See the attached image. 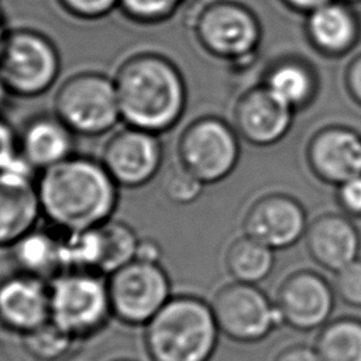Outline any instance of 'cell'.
Masks as SVG:
<instances>
[{
    "label": "cell",
    "instance_id": "1",
    "mask_svg": "<svg viewBox=\"0 0 361 361\" xmlns=\"http://www.w3.org/2000/svg\"><path fill=\"white\" fill-rule=\"evenodd\" d=\"M118 189L100 159L78 154L37 178L41 214L62 233L94 228L113 219Z\"/></svg>",
    "mask_w": 361,
    "mask_h": 361
},
{
    "label": "cell",
    "instance_id": "2",
    "mask_svg": "<svg viewBox=\"0 0 361 361\" xmlns=\"http://www.w3.org/2000/svg\"><path fill=\"white\" fill-rule=\"evenodd\" d=\"M121 121L164 134L180 121L188 86L179 66L166 55L140 51L120 62L113 75Z\"/></svg>",
    "mask_w": 361,
    "mask_h": 361
},
{
    "label": "cell",
    "instance_id": "3",
    "mask_svg": "<svg viewBox=\"0 0 361 361\" xmlns=\"http://www.w3.org/2000/svg\"><path fill=\"white\" fill-rule=\"evenodd\" d=\"M220 330L210 303L195 295H175L145 324L149 361H210Z\"/></svg>",
    "mask_w": 361,
    "mask_h": 361
},
{
    "label": "cell",
    "instance_id": "4",
    "mask_svg": "<svg viewBox=\"0 0 361 361\" xmlns=\"http://www.w3.org/2000/svg\"><path fill=\"white\" fill-rule=\"evenodd\" d=\"M51 322L76 341L99 334L111 307L107 278L93 271H62L49 281Z\"/></svg>",
    "mask_w": 361,
    "mask_h": 361
},
{
    "label": "cell",
    "instance_id": "5",
    "mask_svg": "<svg viewBox=\"0 0 361 361\" xmlns=\"http://www.w3.org/2000/svg\"><path fill=\"white\" fill-rule=\"evenodd\" d=\"M62 68L55 42L34 28L8 30L0 48V79L10 96L34 99L47 93Z\"/></svg>",
    "mask_w": 361,
    "mask_h": 361
},
{
    "label": "cell",
    "instance_id": "6",
    "mask_svg": "<svg viewBox=\"0 0 361 361\" xmlns=\"http://www.w3.org/2000/svg\"><path fill=\"white\" fill-rule=\"evenodd\" d=\"M192 32L207 55L234 65L252 61L262 38L255 13L234 0L204 4L193 17Z\"/></svg>",
    "mask_w": 361,
    "mask_h": 361
},
{
    "label": "cell",
    "instance_id": "7",
    "mask_svg": "<svg viewBox=\"0 0 361 361\" xmlns=\"http://www.w3.org/2000/svg\"><path fill=\"white\" fill-rule=\"evenodd\" d=\"M54 113L80 137H100L121 121L113 76L96 71L66 78L54 97Z\"/></svg>",
    "mask_w": 361,
    "mask_h": 361
},
{
    "label": "cell",
    "instance_id": "8",
    "mask_svg": "<svg viewBox=\"0 0 361 361\" xmlns=\"http://www.w3.org/2000/svg\"><path fill=\"white\" fill-rule=\"evenodd\" d=\"M179 165L204 185L226 179L240 159L238 134L217 116H200L186 124L178 138Z\"/></svg>",
    "mask_w": 361,
    "mask_h": 361
},
{
    "label": "cell",
    "instance_id": "9",
    "mask_svg": "<svg viewBox=\"0 0 361 361\" xmlns=\"http://www.w3.org/2000/svg\"><path fill=\"white\" fill-rule=\"evenodd\" d=\"M111 316L127 326H145L171 299V279L161 262L133 259L107 275Z\"/></svg>",
    "mask_w": 361,
    "mask_h": 361
},
{
    "label": "cell",
    "instance_id": "10",
    "mask_svg": "<svg viewBox=\"0 0 361 361\" xmlns=\"http://www.w3.org/2000/svg\"><path fill=\"white\" fill-rule=\"evenodd\" d=\"M220 333L240 343H254L268 336L282 316L255 285L233 281L221 286L210 302Z\"/></svg>",
    "mask_w": 361,
    "mask_h": 361
},
{
    "label": "cell",
    "instance_id": "11",
    "mask_svg": "<svg viewBox=\"0 0 361 361\" xmlns=\"http://www.w3.org/2000/svg\"><path fill=\"white\" fill-rule=\"evenodd\" d=\"M100 161L120 188H142L161 171L164 144L159 134L126 126L106 141Z\"/></svg>",
    "mask_w": 361,
    "mask_h": 361
},
{
    "label": "cell",
    "instance_id": "12",
    "mask_svg": "<svg viewBox=\"0 0 361 361\" xmlns=\"http://www.w3.org/2000/svg\"><path fill=\"white\" fill-rule=\"evenodd\" d=\"M35 171L18 155L0 171V247H11L42 217Z\"/></svg>",
    "mask_w": 361,
    "mask_h": 361
},
{
    "label": "cell",
    "instance_id": "13",
    "mask_svg": "<svg viewBox=\"0 0 361 361\" xmlns=\"http://www.w3.org/2000/svg\"><path fill=\"white\" fill-rule=\"evenodd\" d=\"M307 226L303 206L283 193L261 196L248 207L243 219L244 234L272 250L288 248L298 243Z\"/></svg>",
    "mask_w": 361,
    "mask_h": 361
},
{
    "label": "cell",
    "instance_id": "14",
    "mask_svg": "<svg viewBox=\"0 0 361 361\" xmlns=\"http://www.w3.org/2000/svg\"><path fill=\"white\" fill-rule=\"evenodd\" d=\"M306 161L316 178L340 186L361 176V134L344 126H329L313 134Z\"/></svg>",
    "mask_w": 361,
    "mask_h": 361
},
{
    "label": "cell",
    "instance_id": "15",
    "mask_svg": "<svg viewBox=\"0 0 361 361\" xmlns=\"http://www.w3.org/2000/svg\"><path fill=\"white\" fill-rule=\"evenodd\" d=\"M51 322L49 281L18 272L0 282V324L25 336Z\"/></svg>",
    "mask_w": 361,
    "mask_h": 361
},
{
    "label": "cell",
    "instance_id": "16",
    "mask_svg": "<svg viewBox=\"0 0 361 361\" xmlns=\"http://www.w3.org/2000/svg\"><path fill=\"white\" fill-rule=\"evenodd\" d=\"M293 113L261 83L247 89L237 99L233 109V127L247 142L267 147L288 134Z\"/></svg>",
    "mask_w": 361,
    "mask_h": 361
},
{
    "label": "cell",
    "instance_id": "17",
    "mask_svg": "<svg viewBox=\"0 0 361 361\" xmlns=\"http://www.w3.org/2000/svg\"><path fill=\"white\" fill-rule=\"evenodd\" d=\"M333 305L334 295L329 282L312 271H299L282 282L275 306L283 323L298 330H312L329 319Z\"/></svg>",
    "mask_w": 361,
    "mask_h": 361
},
{
    "label": "cell",
    "instance_id": "18",
    "mask_svg": "<svg viewBox=\"0 0 361 361\" xmlns=\"http://www.w3.org/2000/svg\"><path fill=\"white\" fill-rule=\"evenodd\" d=\"M76 137L55 113L37 114L17 131L18 154L35 172H42L76 154Z\"/></svg>",
    "mask_w": 361,
    "mask_h": 361
},
{
    "label": "cell",
    "instance_id": "19",
    "mask_svg": "<svg viewBox=\"0 0 361 361\" xmlns=\"http://www.w3.org/2000/svg\"><path fill=\"white\" fill-rule=\"evenodd\" d=\"M305 237L309 255L324 269L337 272L358 258V230L341 214L319 216L307 226Z\"/></svg>",
    "mask_w": 361,
    "mask_h": 361
},
{
    "label": "cell",
    "instance_id": "20",
    "mask_svg": "<svg viewBox=\"0 0 361 361\" xmlns=\"http://www.w3.org/2000/svg\"><path fill=\"white\" fill-rule=\"evenodd\" d=\"M306 37L322 55L338 58L348 54L360 39V20L351 4L333 0L306 16Z\"/></svg>",
    "mask_w": 361,
    "mask_h": 361
},
{
    "label": "cell",
    "instance_id": "21",
    "mask_svg": "<svg viewBox=\"0 0 361 361\" xmlns=\"http://www.w3.org/2000/svg\"><path fill=\"white\" fill-rule=\"evenodd\" d=\"M11 254L21 272L47 281L62 272L61 233L35 227L11 247Z\"/></svg>",
    "mask_w": 361,
    "mask_h": 361
},
{
    "label": "cell",
    "instance_id": "22",
    "mask_svg": "<svg viewBox=\"0 0 361 361\" xmlns=\"http://www.w3.org/2000/svg\"><path fill=\"white\" fill-rule=\"evenodd\" d=\"M262 85L293 111L306 107L317 90L313 69L299 59H283L274 63L265 73Z\"/></svg>",
    "mask_w": 361,
    "mask_h": 361
},
{
    "label": "cell",
    "instance_id": "23",
    "mask_svg": "<svg viewBox=\"0 0 361 361\" xmlns=\"http://www.w3.org/2000/svg\"><path fill=\"white\" fill-rule=\"evenodd\" d=\"M274 250L243 234L226 251L224 265L235 282L255 285L265 279L274 268Z\"/></svg>",
    "mask_w": 361,
    "mask_h": 361
},
{
    "label": "cell",
    "instance_id": "24",
    "mask_svg": "<svg viewBox=\"0 0 361 361\" xmlns=\"http://www.w3.org/2000/svg\"><path fill=\"white\" fill-rule=\"evenodd\" d=\"M100 262L99 272L104 276L135 259L140 238L126 221L110 219L99 226Z\"/></svg>",
    "mask_w": 361,
    "mask_h": 361
},
{
    "label": "cell",
    "instance_id": "25",
    "mask_svg": "<svg viewBox=\"0 0 361 361\" xmlns=\"http://www.w3.org/2000/svg\"><path fill=\"white\" fill-rule=\"evenodd\" d=\"M320 361H361V322L340 319L329 323L314 347Z\"/></svg>",
    "mask_w": 361,
    "mask_h": 361
},
{
    "label": "cell",
    "instance_id": "26",
    "mask_svg": "<svg viewBox=\"0 0 361 361\" xmlns=\"http://www.w3.org/2000/svg\"><path fill=\"white\" fill-rule=\"evenodd\" d=\"M78 341L62 331L52 322L23 336L27 353L39 361H59L65 358Z\"/></svg>",
    "mask_w": 361,
    "mask_h": 361
},
{
    "label": "cell",
    "instance_id": "27",
    "mask_svg": "<svg viewBox=\"0 0 361 361\" xmlns=\"http://www.w3.org/2000/svg\"><path fill=\"white\" fill-rule=\"evenodd\" d=\"M185 0H118V8L131 21L142 25L169 20Z\"/></svg>",
    "mask_w": 361,
    "mask_h": 361
},
{
    "label": "cell",
    "instance_id": "28",
    "mask_svg": "<svg viewBox=\"0 0 361 361\" xmlns=\"http://www.w3.org/2000/svg\"><path fill=\"white\" fill-rule=\"evenodd\" d=\"M204 186L206 185L202 180L179 165L166 176L162 189L169 202L173 204L186 206L200 197Z\"/></svg>",
    "mask_w": 361,
    "mask_h": 361
},
{
    "label": "cell",
    "instance_id": "29",
    "mask_svg": "<svg viewBox=\"0 0 361 361\" xmlns=\"http://www.w3.org/2000/svg\"><path fill=\"white\" fill-rule=\"evenodd\" d=\"M334 274V290L340 299L350 306L361 307V259H354Z\"/></svg>",
    "mask_w": 361,
    "mask_h": 361
},
{
    "label": "cell",
    "instance_id": "30",
    "mask_svg": "<svg viewBox=\"0 0 361 361\" xmlns=\"http://www.w3.org/2000/svg\"><path fill=\"white\" fill-rule=\"evenodd\" d=\"M59 6L72 17L93 21L118 8V0H58Z\"/></svg>",
    "mask_w": 361,
    "mask_h": 361
},
{
    "label": "cell",
    "instance_id": "31",
    "mask_svg": "<svg viewBox=\"0 0 361 361\" xmlns=\"http://www.w3.org/2000/svg\"><path fill=\"white\" fill-rule=\"evenodd\" d=\"M337 200L345 213L361 219V176L337 186Z\"/></svg>",
    "mask_w": 361,
    "mask_h": 361
},
{
    "label": "cell",
    "instance_id": "32",
    "mask_svg": "<svg viewBox=\"0 0 361 361\" xmlns=\"http://www.w3.org/2000/svg\"><path fill=\"white\" fill-rule=\"evenodd\" d=\"M17 131L0 114V171L8 168L18 158Z\"/></svg>",
    "mask_w": 361,
    "mask_h": 361
},
{
    "label": "cell",
    "instance_id": "33",
    "mask_svg": "<svg viewBox=\"0 0 361 361\" xmlns=\"http://www.w3.org/2000/svg\"><path fill=\"white\" fill-rule=\"evenodd\" d=\"M344 83L350 97L361 107V54L355 55L347 65Z\"/></svg>",
    "mask_w": 361,
    "mask_h": 361
},
{
    "label": "cell",
    "instance_id": "34",
    "mask_svg": "<svg viewBox=\"0 0 361 361\" xmlns=\"http://www.w3.org/2000/svg\"><path fill=\"white\" fill-rule=\"evenodd\" d=\"M275 361H320L314 348L305 345H295L283 350Z\"/></svg>",
    "mask_w": 361,
    "mask_h": 361
},
{
    "label": "cell",
    "instance_id": "35",
    "mask_svg": "<svg viewBox=\"0 0 361 361\" xmlns=\"http://www.w3.org/2000/svg\"><path fill=\"white\" fill-rule=\"evenodd\" d=\"M162 250L161 245L151 238H140L135 259L147 261V262H161Z\"/></svg>",
    "mask_w": 361,
    "mask_h": 361
},
{
    "label": "cell",
    "instance_id": "36",
    "mask_svg": "<svg viewBox=\"0 0 361 361\" xmlns=\"http://www.w3.org/2000/svg\"><path fill=\"white\" fill-rule=\"evenodd\" d=\"M288 8L300 14H310L312 11L320 8L322 6L333 1V0H281Z\"/></svg>",
    "mask_w": 361,
    "mask_h": 361
},
{
    "label": "cell",
    "instance_id": "37",
    "mask_svg": "<svg viewBox=\"0 0 361 361\" xmlns=\"http://www.w3.org/2000/svg\"><path fill=\"white\" fill-rule=\"evenodd\" d=\"M8 96H10V93H8V90L6 89L4 83L1 82V79H0V110L4 107V104H6L7 99H8Z\"/></svg>",
    "mask_w": 361,
    "mask_h": 361
},
{
    "label": "cell",
    "instance_id": "38",
    "mask_svg": "<svg viewBox=\"0 0 361 361\" xmlns=\"http://www.w3.org/2000/svg\"><path fill=\"white\" fill-rule=\"evenodd\" d=\"M7 32H8V28L6 25V20H4V17H3V14L0 11V48H1V44H3Z\"/></svg>",
    "mask_w": 361,
    "mask_h": 361
},
{
    "label": "cell",
    "instance_id": "39",
    "mask_svg": "<svg viewBox=\"0 0 361 361\" xmlns=\"http://www.w3.org/2000/svg\"><path fill=\"white\" fill-rule=\"evenodd\" d=\"M343 1H345V3H348V4H355V3H361V0H343Z\"/></svg>",
    "mask_w": 361,
    "mask_h": 361
},
{
    "label": "cell",
    "instance_id": "40",
    "mask_svg": "<svg viewBox=\"0 0 361 361\" xmlns=\"http://www.w3.org/2000/svg\"><path fill=\"white\" fill-rule=\"evenodd\" d=\"M111 361H134V360H128V358H117V360H111Z\"/></svg>",
    "mask_w": 361,
    "mask_h": 361
}]
</instances>
